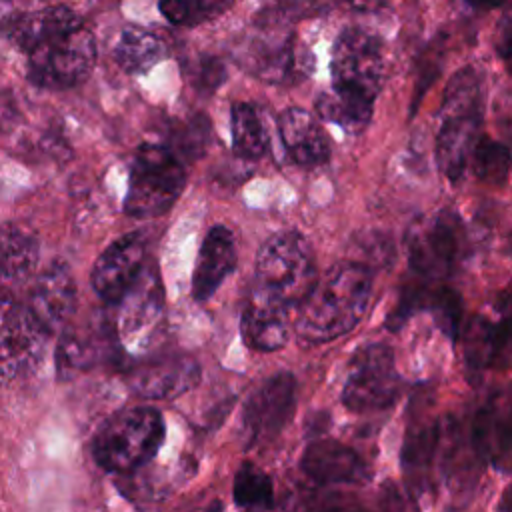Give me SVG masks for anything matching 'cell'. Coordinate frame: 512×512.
Listing matches in <instances>:
<instances>
[{
    "instance_id": "1",
    "label": "cell",
    "mask_w": 512,
    "mask_h": 512,
    "mask_svg": "<svg viewBox=\"0 0 512 512\" xmlns=\"http://www.w3.org/2000/svg\"><path fill=\"white\" fill-rule=\"evenodd\" d=\"M372 294V276L364 264L342 262L326 270L298 302L296 334L322 344L350 332L364 316Z\"/></svg>"
},
{
    "instance_id": "2",
    "label": "cell",
    "mask_w": 512,
    "mask_h": 512,
    "mask_svg": "<svg viewBox=\"0 0 512 512\" xmlns=\"http://www.w3.org/2000/svg\"><path fill=\"white\" fill-rule=\"evenodd\" d=\"M440 120L436 162L450 182H458L478 142L482 124V84L472 68H462L450 78L444 90Z\"/></svg>"
},
{
    "instance_id": "3",
    "label": "cell",
    "mask_w": 512,
    "mask_h": 512,
    "mask_svg": "<svg viewBox=\"0 0 512 512\" xmlns=\"http://www.w3.org/2000/svg\"><path fill=\"white\" fill-rule=\"evenodd\" d=\"M164 440V418L152 406H134L110 416L94 436V460L108 472L130 474L146 466Z\"/></svg>"
},
{
    "instance_id": "4",
    "label": "cell",
    "mask_w": 512,
    "mask_h": 512,
    "mask_svg": "<svg viewBox=\"0 0 512 512\" xmlns=\"http://www.w3.org/2000/svg\"><path fill=\"white\" fill-rule=\"evenodd\" d=\"M384 82V52L378 38L344 30L332 52V94L368 124L372 104Z\"/></svg>"
},
{
    "instance_id": "5",
    "label": "cell",
    "mask_w": 512,
    "mask_h": 512,
    "mask_svg": "<svg viewBox=\"0 0 512 512\" xmlns=\"http://www.w3.org/2000/svg\"><path fill=\"white\" fill-rule=\"evenodd\" d=\"M186 184L184 168L170 148L144 144L138 148L128 180L124 212L134 218H152L168 212Z\"/></svg>"
},
{
    "instance_id": "6",
    "label": "cell",
    "mask_w": 512,
    "mask_h": 512,
    "mask_svg": "<svg viewBox=\"0 0 512 512\" xmlns=\"http://www.w3.org/2000/svg\"><path fill=\"white\" fill-rule=\"evenodd\" d=\"M314 256L308 242L296 232L270 236L256 256V282L282 304H298L316 282Z\"/></svg>"
},
{
    "instance_id": "7",
    "label": "cell",
    "mask_w": 512,
    "mask_h": 512,
    "mask_svg": "<svg viewBox=\"0 0 512 512\" xmlns=\"http://www.w3.org/2000/svg\"><path fill=\"white\" fill-rule=\"evenodd\" d=\"M26 54L28 78L42 88L62 90L88 78L96 62V42L82 24L44 38Z\"/></svg>"
},
{
    "instance_id": "8",
    "label": "cell",
    "mask_w": 512,
    "mask_h": 512,
    "mask_svg": "<svg viewBox=\"0 0 512 512\" xmlns=\"http://www.w3.org/2000/svg\"><path fill=\"white\" fill-rule=\"evenodd\" d=\"M406 244L410 266L418 276L426 280L446 278L464 258V224L454 212L440 210L414 222Z\"/></svg>"
},
{
    "instance_id": "9",
    "label": "cell",
    "mask_w": 512,
    "mask_h": 512,
    "mask_svg": "<svg viewBox=\"0 0 512 512\" xmlns=\"http://www.w3.org/2000/svg\"><path fill=\"white\" fill-rule=\"evenodd\" d=\"M400 392V374L390 346L374 342L350 358L342 402L352 412H376L392 406Z\"/></svg>"
},
{
    "instance_id": "10",
    "label": "cell",
    "mask_w": 512,
    "mask_h": 512,
    "mask_svg": "<svg viewBox=\"0 0 512 512\" xmlns=\"http://www.w3.org/2000/svg\"><path fill=\"white\" fill-rule=\"evenodd\" d=\"M164 312V290L158 268L150 262L144 264L120 300L118 338L136 350L146 348L154 330L158 328Z\"/></svg>"
},
{
    "instance_id": "11",
    "label": "cell",
    "mask_w": 512,
    "mask_h": 512,
    "mask_svg": "<svg viewBox=\"0 0 512 512\" xmlns=\"http://www.w3.org/2000/svg\"><path fill=\"white\" fill-rule=\"evenodd\" d=\"M296 408V378L278 372L266 378L246 400L242 426L248 442H262L276 436L292 418Z\"/></svg>"
},
{
    "instance_id": "12",
    "label": "cell",
    "mask_w": 512,
    "mask_h": 512,
    "mask_svg": "<svg viewBox=\"0 0 512 512\" xmlns=\"http://www.w3.org/2000/svg\"><path fill=\"white\" fill-rule=\"evenodd\" d=\"M48 336L26 306L10 310L0 326V384L32 372L44 356Z\"/></svg>"
},
{
    "instance_id": "13",
    "label": "cell",
    "mask_w": 512,
    "mask_h": 512,
    "mask_svg": "<svg viewBox=\"0 0 512 512\" xmlns=\"http://www.w3.org/2000/svg\"><path fill=\"white\" fill-rule=\"evenodd\" d=\"M146 258L142 234H126L112 242L94 262L92 288L104 302H120L136 280Z\"/></svg>"
},
{
    "instance_id": "14",
    "label": "cell",
    "mask_w": 512,
    "mask_h": 512,
    "mask_svg": "<svg viewBox=\"0 0 512 512\" xmlns=\"http://www.w3.org/2000/svg\"><path fill=\"white\" fill-rule=\"evenodd\" d=\"M200 380V364L188 354H172L138 364L128 382L132 390L148 400H168L188 392Z\"/></svg>"
},
{
    "instance_id": "15",
    "label": "cell",
    "mask_w": 512,
    "mask_h": 512,
    "mask_svg": "<svg viewBox=\"0 0 512 512\" xmlns=\"http://www.w3.org/2000/svg\"><path fill=\"white\" fill-rule=\"evenodd\" d=\"M76 308V282L64 262H52L34 282L26 310L52 334L72 316Z\"/></svg>"
},
{
    "instance_id": "16",
    "label": "cell",
    "mask_w": 512,
    "mask_h": 512,
    "mask_svg": "<svg viewBox=\"0 0 512 512\" xmlns=\"http://www.w3.org/2000/svg\"><path fill=\"white\" fill-rule=\"evenodd\" d=\"M116 328L104 322L92 328H70L60 336L56 348V372L68 380L82 370L110 360L116 354Z\"/></svg>"
},
{
    "instance_id": "17",
    "label": "cell",
    "mask_w": 512,
    "mask_h": 512,
    "mask_svg": "<svg viewBox=\"0 0 512 512\" xmlns=\"http://www.w3.org/2000/svg\"><path fill=\"white\" fill-rule=\"evenodd\" d=\"M244 342L258 352H274L288 340V306L252 286L240 320Z\"/></svg>"
},
{
    "instance_id": "18",
    "label": "cell",
    "mask_w": 512,
    "mask_h": 512,
    "mask_svg": "<svg viewBox=\"0 0 512 512\" xmlns=\"http://www.w3.org/2000/svg\"><path fill=\"white\" fill-rule=\"evenodd\" d=\"M300 464L304 474L320 484H360L370 476L364 458L354 448L330 438L310 442Z\"/></svg>"
},
{
    "instance_id": "19",
    "label": "cell",
    "mask_w": 512,
    "mask_h": 512,
    "mask_svg": "<svg viewBox=\"0 0 512 512\" xmlns=\"http://www.w3.org/2000/svg\"><path fill=\"white\" fill-rule=\"evenodd\" d=\"M82 18L68 6H48L30 12H12L0 20V34L22 52L44 38L82 26Z\"/></svg>"
},
{
    "instance_id": "20",
    "label": "cell",
    "mask_w": 512,
    "mask_h": 512,
    "mask_svg": "<svg viewBox=\"0 0 512 512\" xmlns=\"http://www.w3.org/2000/svg\"><path fill=\"white\" fill-rule=\"evenodd\" d=\"M238 260L236 238L226 226H214L198 252L196 268L192 274V296L208 300L218 286L228 278Z\"/></svg>"
},
{
    "instance_id": "21",
    "label": "cell",
    "mask_w": 512,
    "mask_h": 512,
    "mask_svg": "<svg viewBox=\"0 0 512 512\" xmlns=\"http://www.w3.org/2000/svg\"><path fill=\"white\" fill-rule=\"evenodd\" d=\"M278 132L288 156L300 166H316L330 154L328 140L318 120L302 108L284 110L278 118Z\"/></svg>"
},
{
    "instance_id": "22",
    "label": "cell",
    "mask_w": 512,
    "mask_h": 512,
    "mask_svg": "<svg viewBox=\"0 0 512 512\" xmlns=\"http://www.w3.org/2000/svg\"><path fill=\"white\" fill-rule=\"evenodd\" d=\"M296 60L288 32L276 26L258 30L246 48V66L266 80L288 78L296 70Z\"/></svg>"
},
{
    "instance_id": "23",
    "label": "cell",
    "mask_w": 512,
    "mask_h": 512,
    "mask_svg": "<svg viewBox=\"0 0 512 512\" xmlns=\"http://www.w3.org/2000/svg\"><path fill=\"white\" fill-rule=\"evenodd\" d=\"M38 264V240L14 222L0 226V284L26 280Z\"/></svg>"
},
{
    "instance_id": "24",
    "label": "cell",
    "mask_w": 512,
    "mask_h": 512,
    "mask_svg": "<svg viewBox=\"0 0 512 512\" xmlns=\"http://www.w3.org/2000/svg\"><path fill=\"white\" fill-rule=\"evenodd\" d=\"M476 452L490 462H506L510 448V422L506 410L498 402H488L478 410L472 428Z\"/></svg>"
},
{
    "instance_id": "25",
    "label": "cell",
    "mask_w": 512,
    "mask_h": 512,
    "mask_svg": "<svg viewBox=\"0 0 512 512\" xmlns=\"http://www.w3.org/2000/svg\"><path fill=\"white\" fill-rule=\"evenodd\" d=\"M164 56V46L156 34L140 26H126L114 46V58L124 72L142 74Z\"/></svg>"
},
{
    "instance_id": "26",
    "label": "cell",
    "mask_w": 512,
    "mask_h": 512,
    "mask_svg": "<svg viewBox=\"0 0 512 512\" xmlns=\"http://www.w3.org/2000/svg\"><path fill=\"white\" fill-rule=\"evenodd\" d=\"M508 344V322L506 318L498 324L488 322L486 318H472L466 326V344L464 358L472 370H482L490 366L498 354L504 352Z\"/></svg>"
},
{
    "instance_id": "27",
    "label": "cell",
    "mask_w": 512,
    "mask_h": 512,
    "mask_svg": "<svg viewBox=\"0 0 512 512\" xmlns=\"http://www.w3.org/2000/svg\"><path fill=\"white\" fill-rule=\"evenodd\" d=\"M232 146L242 158L254 160L268 150V130L254 104L236 102L232 106Z\"/></svg>"
},
{
    "instance_id": "28",
    "label": "cell",
    "mask_w": 512,
    "mask_h": 512,
    "mask_svg": "<svg viewBox=\"0 0 512 512\" xmlns=\"http://www.w3.org/2000/svg\"><path fill=\"white\" fill-rule=\"evenodd\" d=\"M232 494L242 512H268L274 504L272 478L252 462H244L238 468Z\"/></svg>"
},
{
    "instance_id": "29",
    "label": "cell",
    "mask_w": 512,
    "mask_h": 512,
    "mask_svg": "<svg viewBox=\"0 0 512 512\" xmlns=\"http://www.w3.org/2000/svg\"><path fill=\"white\" fill-rule=\"evenodd\" d=\"M474 174L488 184H504L510 172V152L504 144L482 138L470 152Z\"/></svg>"
},
{
    "instance_id": "30",
    "label": "cell",
    "mask_w": 512,
    "mask_h": 512,
    "mask_svg": "<svg viewBox=\"0 0 512 512\" xmlns=\"http://www.w3.org/2000/svg\"><path fill=\"white\" fill-rule=\"evenodd\" d=\"M438 442V432L434 428H420L406 438L404 444V466L406 470H414L416 478H422V472L430 466L434 448Z\"/></svg>"
},
{
    "instance_id": "31",
    "label": "cell",
    "mask_w": 512,
    "mask_h": 512,
    "mask_svg": "<svg viewBox=\"0 0 512 512\" xmlns=\"http://www.w3.org/2000/svg\"><path fill=\"white\" fill-rule=\"evenodd\" d=\"M430 306H432L442 330L454 340L458 336V328H460V320H462L460 296L454 290L444 288V290L432 294Z\"/></svg>"
},
{
    "instance_id": "32",
    "label": "cell",
    "mask_w": 512,
    "mask_h": 512,
    "mask_svg": "<svg viewBox=\"0 0 512 512\" xmlns=\"http://www.w3.org/2000/svg\"><path fill=\"white\" fill-rule=\"evenodd\" d=\"M234 0H184L186 26H198L224 14Z\"/></svg>"
},
{
    "instance_id": "33",
    "label": "cell",
    "mask_w": 512,
    "mask_h": 512,
    "mask_svg": "<svg viewBox=\"0 0 512 512\" xmlns=\"http://www.w3.org/2000/svg\"><path fill=\"white\" fill-rule=\"evenodd\" d=\"M222 76H224L222 66H220L216 60H212V58L204 60L202 66L198 68V72L194 74V78L198 80V86H200V88H210V90L218 86V82L222 80Z\"/></svg>"
},
{
    "instance_id": "34",
    "label": "cell",
    "mask_w": 512,
    "mask_h": 512,
    "mask_svg": "<svg viewBox=\"0 0 512 512\" xmlns=\"http://www.w3.org/2000/svg\"><path fill=\"white\" fill-rule=\"evenodd\" d=\"M314 512H360L354 504H344V502H326L320 504Z\"/></svg>"
},
{
    "instance_id": "35",
    "label": "cell",
    "mask_w": 512,
    "mask_h": 512,
    "mask_svg": "<svg viewBox=\"0 0 512 512\" xmlns=\"http://www.w3.org/2000/svg\"><path fill=\"white\" fill-rule=\"evenodd\" d=\"M348 4L354 8V10H362V12H374L378 10L384 0H348Z\"/></svg>"
},
{
    "instance_id": "36",
    "label": "cell",
    "mask_w": 512,
    "mask_h": 512,
    "mask_svg": "<svg viewBox=\"0 0 512 512\" xmlns=\"http://www.w3.org/2000/svg\"><path fill=\"white\" fill-rule=\"evenodd\" d=\"M472 8H478V10H490V8H496L500 6L504 0H466Z\"/></svg>"
},
{
    "instance_id": "37",
    "label": "cell",
    "mask_w": 512,
    "mask_h": 512,
    "mask_svg": "<svg viewBox=\"0 0 512 512\" xmlns=\"http://www.w3.org/2000/svg\"><path fill=\"white\" fill-rule=\"evenodd\" d=\"M198 512H224V508H222V502H220V500H212V502H208L204 508H200Z\"/></svg>"
},
{
    "instance_id": "38",
    "label": "cell",
    "mask_w": 512,
    "mask_h": 512,
    "mask_svg": "<svg viewBox=\"0 0 512 512\" xmlns=\"http://www.w3.org/2000/svg\"><path fill=\"white\" fill-rule=\"evenodd\" d=\"M508 500H510L508 490H504V494H502V498H500V512H510V510H508Z\"/></svg>"
}]
</instances>
